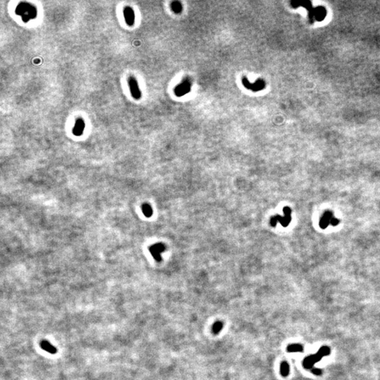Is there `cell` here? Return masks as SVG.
I'll use <instances>...</instances> for the list:
<instances>
[{"label": "cell", "mask_w": 380, "mask_h": 380, "mask_svg": "<svg viewBox=\"0 0 380 380\" xmlns=\"http://www.w3.org/2000/svg\"><path fill=\"white\" fill-rule=\"evenodd\" d=\"M16 13L22 16V19L25 22L33 19L37 16V10L35 6L26 3H22L18 6Z\"/></svg>", "instance_id": "cell-1"}, {"label": "cell", "mask_w": 380, "mask_h": 380, "mask_svg": "<svg viewBox=\"0 0 380 380\" xmlns=\"http://www.w3.org/2000/svg\"><path fill=\"white\" fill-rule=\"evenodd\" d=\"M284 216H281L279 215H276L272 217L270 219V223L272 227L277 226V224L278 223L282 225L284 227H287L289 225V223L292 221V210L289 207L285 206L283 209Z\"/></svg>", "instance_id": "cell-2"}, {"label": "cell", "mask_w": 380, "mask_h": 380, "mask_svg": "<svg viewBox=\"0 0 380 380\" xmlns=\"http://www.w3.org/2000/svg\"><path fill=\"white\" fill-rule=\"evenodd\" d=\"M128 85L130 90V93L134 99L136 100H139L142 97V92H141L138 82L137 80L134 77H130L127 80Z\"/></svg>", "instance_id": "cell-3"}, {"label": "cell", "mask_w": 380, "mask_h": 380, "mask_svg": "<svg viewBox=\"0 0 380 380\" xmlns=\"http://www.w3.org/2000/svg\"><path fill=\"white\" fill-rule=\"evenodd\" d=\"M242 82H243L244 86L246 88H247L249 89H251L252 91H254V92L261 91L265 88V82L262 79L258 80L256 82H255V83H251V82L247 80V78L244 77V78H243V79H242Z\"/></svg>", "instance_id": "cell-4"}, {"label": "cell", "mask_w": 380, "mask_h": 380, "mask_svg": "<svg viewBox=\"0 0 380 380\" xmlns=\"http://www.w3.org/2000/svg\"><path fill=\"white\" fill-rule=\"evenodd\" d=\"M323 356L319 352H317L316 354L310 355L309 356L306 357V358L303 359V365L306 369H310L313 368L315 364L317 362H319L323 358Z\"/></svg>", "instance_id": "cell-5"}, {"label": "cell", "mask_w": 380, "mask_h": 380, "mask_svg": "<svg viewBox=\"0 0 380 380\" xmlns=\"http://www.w3.org/2000/svg\"><path fill=\"white\" fill-rule=\"evenodd\" d=\"M191 82L189 80H183L182 83H180L179 85L176 87L175 89V93L178 97H182V96L186 95L189 92L191 89Z\"/></svg>", "instance_id": "cell-6"}, {"label": "cell", "mask_w": 380, "mask_h": 380, "mask_svg": "<svg viewBox=\"0 0 380 380\" xmlns=\"http://www.w3.org/2000/svg\"><path fill=\"white\" fill-rule=\"evenodd\" d=\"M165 249V247L164 244H163L161 243L159 244H156L153 246L149 248V251L151 254L152 256L154 258V259L156 261H161V254L162 252H164Z\"/></svg>", "instance_id": "cell-7"}, {"label": "cell", "mask_w": 380, "mask_h": 380, "mask_svg": "<svg viewBox=\"0 0 380 380\" xmlns=\"http://www.w3.org/2000/svg\"><path fill=\"white\" fill-rule=\"evenodd\" d=\"M123 15L127 26H133L135 24V12L130 6H126L123 9Z\"/></svg>", "instance_id": "cell-8"}, {"label": "cell", "mask_w": 380, "mask_h": 380, "mask_svg": "<svg viewBox=\"0 0 380 380\" xmlns=\"http://www.w3.org/2000/svg\"><path fill=\"white\" fill-rule=\"evenodd\" d=\"M333 218H334L333 212H332L331 211H326L325 213H323V216L321 217L320 220V223H319L320 227L323 230L326 229V228H327L330 225L331 220H332Z\"/></svg>", "instance_id": "cell-9"}, {"label": "cell", "mask_w": 380, "mask_h": 380, "mask_svg": "<svg viewBox=\"0 0 380 380\" xmlns=\"http://www.w3.org/2000/svg\"><path fill=\"white\" fill-rule=\"evenodd\" d=\"M85 128V123L84 120L81 118H78L73 128V135L77 136V137H80L83 134Z\"/></svg>", "instance_id": "cell-10"}, {"label": "cell", "mask_w": 380, "mask_h": 380, "mask_svg": "<svg viewBox=\"0 0 380 380\" xmlns=\"http://www.w3.org/2000/svg\"><path fill=\"white\" fill-rule=\"evenodd\" d=\"M41 347L42 349L45 350L46 351H47L49 353H51V354H56L57 352V348H56L54 346H53L50 343V342L47 341H43L41 342V344H40Z\"/></svg>", "instance_id": "cell-11"}, {"label": "cell", "mask_w": 380, "mask_h": 380, "mask_svg": "<svg viewBox=\"0 0 380 380\" xmlns=\"http://www.w3.org/2000/svg\"><path fill=\"white\" fill-rule=\"evenodd\" d=\"M287 351L289 353H296V352H303V347L302 345L299 344H289L287 346Z\"/></svg>", "instance_id": "cell-12"}, {"label": "cell", "mask_w": 380, "mask_h": 380, "mask_svg": "<svg viewBox=\"0 0 380 380\" xmlns=\"http://www.w3.org/2000/svg\"><path fill=\"white\" fill-rule=\"evenodd\" d=\"M279 371H280V374L282 375L283 377H287L289 375V365L287 362L284 361L280 364V368H279Z\"/></svg>", "instance_id": "cell-13"}, {"label": "cell", "mask_w": 380, "mask_h": 380, "mask_svg": "<svg viewBox=\"0 0 380 380\" xmlns=\"http://www.w3.org/2000/svg\"><path fill=\"white\" fill-rule=\"evenodd\" d=\"M223 328V323L221 321H217L212 326V332L213 334H218Z\"/></svg>", "instance_id": "cell-14"}, {"label": "cell", "mask_w": 380, "mask_h": 380, "mask_svg": "<svg viewBox=\"0 0 380 380\" xmlns=\"http://www.w3.org/2000/svg\"><path fill=\"white\" fill-rule=\"evenodd\" d=\"M171 9L175 13H180L182 12V6L180 2H173L171 4Z\"/></svg>", "instance_id": "cell-15"}, {"label": "cell", "mask_w": 380, "mask_h": 380, "mask_svg": "<svg viewBox=\"0 0 380 380\" xmlns=\"http://www.w3.org/2000/svg\"><path fill=\"white\" fill-rule=\"evenodd\" d=\"M142 211L144 216L148 217V218L151 217L153 214V210L149 204H144L142 206Z\"/></svg>", "instance_id": "cell-16"}, {"label": "cell", "mask_w": 380, "mask_h": 380, "mask_svg": "<svg viewBox=\"0 0 380 380\" xmlns=\"http://www.w3.org/2000/svg\"><path fill=\"white\" fill-rule=\"evenodd\" d=\"M318 352L320 354L323 356H327V355H329L330 354V349L329 347L327 346H323L320 348V350L318 351Z\"/></svg>", "instance_id": "cell-17"}, {"label": "cell", "mask_w": 380, "mask_h": 380, "mask_svg": "<svg viewBox=\"0 0 380 380\" xmlns=\"http://www.w3.org/2000/svg\"><path fill=\"white\" fill-rule=\"evenodd\" d=\"M339 222H340V221H339V219L335 218H333L332 219V220H331L330 225H332V226L335 227V226H337V225H338L339 224Z\"/></svg>", "instance_id": "cell-18"}, {"label": "cell", "mask_w": 380, "mask_h": 380, "mask_svg": "<svg viewBox=\"0 0 380 380\" xmlns=\"http://www.w3.org/2000/svg\"><path fill=\"white\" fill-rule=\"evenodd\" d=\"M312 372L316 375H322V370L317 368H314L312 370Z\"/></svg>", "instance_id": "cell-19"}]
</instances>
